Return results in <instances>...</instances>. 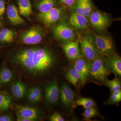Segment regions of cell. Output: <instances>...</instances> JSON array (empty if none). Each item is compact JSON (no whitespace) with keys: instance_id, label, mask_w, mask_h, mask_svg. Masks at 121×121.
<instances>
[{"instance_id":"cell-12","label":"cell","mask_w":121,"mask_h":121,"mask_svg":"<svg viewBox=\"0 0 121 121\" xmlns=\"http://www.w3.org/2000/svg\"><path fill=\"white\" fill-rule=\"evenodd\" d=\"M63 48L69 60H75L81 56L78 41L77 40H73L64 43Z\"/></svg>"},{"instance_id":"cell-19","label":"cell","mask_w":121,"mask_h":121,"mask_svg":"<svg viewBox=\"0 0 121 121\" xmlns=\"http://www.w3.org/2000/svg\"><path fill=\"white\" fill-rule=\"evenodd\" d=\"M20 15L25 17H28L32 13L31 5L29 0H18Z\"/></svg>"},{"instance_id":"cell-23","label":"cell","mask_w":121,"mask_h":121,"mask_svg":"<svg viewBox=\"0 0 121 121\" xmlns=\"http://www.w3.org/2000/svg\"><path fill=\"white\" fill-rule=\"evenodd\" d=\"M15 33L13 30L3 28L0 31V42L2 43H8L12 42L15 37Z\"/></svg>"},{"instance_id":"cell-2","label":"cell","mask_w":121,"mask_h":121,"mask_svg":"<svg viewBox=\"0 0 121 121\" xmlns=\"http://www.w3.org/2000/svg\"><path fill=\"white\" fill-rule=\"evenodd\" d=\"M110 72L107 60L101 55L91 62L90 75L95 80L101 82H105Z\"/></svg>"},{"instance_id":"cell-5","label":"cell","mask_w":121,"mask_h":121,"mask_svg":"<svg viewBox=\"0 0 121 121\" xmlns=\"http://www.w3.org/2000/svg\"><path fill=\"white\" fill-rule=\"evenodd\" d=\"M55 37L64 43L73 40L75 33L70 26L65 22L58 24L53 30Z\"/></svg>"},{"instance_id":"cell-11","label":"cell","mask_w":121,"mask_h":121,"mask_svg":"<svg viewBox=\"0 0 121 121\" xmlns=\"http://www.w3.org/2000/svg\"><path fill=\"white\" fill-rule=\"evenodd\" d=\"M60 96L62 103L65 106L70 107L74 105L75 94L67 83H64L62 84Z\"/></svg>"},{"instance_id":"cell-35","label":"cell","mask_w":121,"mask_h":121,"mask_svg":"<svg viewBox=\"0 0 121 121\" xmlns=\"http://www.w3.org/2000/svg\"><path fill=\"white\" fill-rule=\"evenodd\" d=\"M16 115L17 118V121H32L31 120L28 118L22 117L17 113H16Z\"/></svg>"},{"instance_id":"cell-21","label":"cell","mask_w":121,"mask_h":121,"mask_svg":"<svg viewBox=\"0 0 121 121\" xmlns=\"http://www.w3.org/2000/svg\"><path fill=\"white\" fill-rule=\"evenodd\" d=\"M65 77L69 82L75 86L80 80V75L73 67L68 70L65 73Z\"/></svg>"},{"instance_id":"cell-24","label":"cell","mask_w":121,"mask_h":121,"mask_svg":"<svg viewBox=\"0 0 121 121\" xmlns=\"http://www.w3.org/2000/svg\"><path fill=\"white\" fill-rule=\"evenodd\" d=\"M55 0H41L38 4L37 7L40 13L48 12L54 8Z\"/></svg>"},{"instance_id":"cell-22","label":"cell","mask_w":121,"mask_h":121,"mask_svg":"<svg viewBox=\"0 0 121 121\" xmlns=\"http://www.w3.org/2000/svg\"><path fill=\"white\" fill-rule=\"evenodd\" d=\"M11 97L8 94L4 91H0V112L7 110L10 107Z\"/></svg>"},{"instance_id":"cell-18","label":"cell","mask_w":121,"mask_h":121,"mask_svg":"<svg viewBox=\"0 0 121 121\" xmlns=\"http://www.w3.org/2000/svg\"><path fill=\"white\" fill-rule=\"evenodd\" d=\"M42 97V91L39 86H32L29 90L27 98L28 101L30 103H38L41 100Z\"/></svg>"},{"instance_id":"cell-25","label":"cell","mask_w":121,"mask_h":121,"mask_svg":"<svg viewBox=\"0 0 121 121\" xmlns=\"http://www.w3.org/2000/svg\"><path fill=\"white\" fill-rule=\"evenodd\" d=\"M76 104L78 106H82L85 109L93 107L95 106V103L93 99L89 98H81L77 99Z\"/></svg>"},{"instance_id":"cell-3","label":"cell","mask_w":121,"mask_h":121,"mask_svg":"<svg viewBox=\"0 0 121 121\" xmlns=\"http://www.w3.org/2000/svg\"><path fill=\"white\" fill-rule=\"evenodd\" d=\"M95 47L100 55L108 58L115 53V45L112 38L106 34L95 35L93 37Z\"/></svg>"},{"instance_id":"cell-13","label":"cell","mask_w":121,"mask_h":121,"mask_svg":"<svg viewBox=\"0 0 121 121\" xmlns=\"http://www.w3.org/2000/svg\"><path fill=\"white\" fill-rule=\"evenodd\" d=\"M16 109L17 113L32 121H36L39 119V113L36 108L27 106L18 105L17 106Z\"/></svg>"},{"instance_id":"cell-36","label":"cell","mask_w":121,"mask_h":121,"mask_svg":"<svg viewBox=\"0 0 121 121\" xmlns=\"http://www.w3.org/2000/svg\"><path fill=\"white\" fill-rule=\"evenodd\" d=\"M2 25V22L1 21H0V28Z\"/></svg>"},{"instance_id":"cell-27","label":"cell","mask_w":121,"mask_h":121,"mask_svg":"<svg viewBox=\"0 0 121 121\" xmlns=\"http://www.w3.org/2000/svg\"><path fill=\"white\" fill-rule=\"evenodd\" d=\"M83 8V15L87 18L92 12V5L91 0H82Z\"/></svg>"},{"instance_id":"cell-30","label":"cell","mask_w":121,"mask_h":121,"mask_svg":"<svg viewBox=\"0 0 121 121\" xmlns=\"http://www.w3.org/2000/svg\"><path fill=\"white\" fill-rule=\"evenodd\" d=\"M51 121H64V118L62 115L58 112H55L49 117Z\"/></svg>"},{"instance_id":"cell-14","label":"cell","mask_w":121,"mask_h":121,"mask_svg":"<svg viewBox=\"0 0 121 121\" xmlns=\"http://www.w3.org/2000/svg\"><path fill=\"white\" fill-rule=\"evenodd\" d=\"M69 22L71 26L77 29H84L87 27V17L82 14L73 13L69 17Z\"/></svg>"},{"instance_id":"cell-17","label":"cell","mask_w":121,"mask_h":121,"mask_svg":"<svg viewBox=\"0 0 121 121\" xmlns=\"http://www.w3.org/2000/svg\"><path fill=\"white\" fill-rule=\"evenodd\" d=\"M11 89L13 95L17 99H22L27 94L26 85L21 80H17L13 83Z\"/></svg>"},{"instance_id":"cell-16","label":"cell","mask_w":121,"mask_h":121,"mask_svg":"<svg viewBox=\"0 0 121 121\" xmlns=\"http://www.w3.org/2000/svg\"><path fill=\"white\" fill-rule=\"evenodd\" d=\"M107 63L110 71L118 76H121V59L115 53L107 58Z\"/></svg>"},{"instance_id":"cell-4","label":"cell","mask_w":121,"mask_h":121,"mask_svg":"<svg viewBox=\"0 0 121 121\" xmlns=\"http://www.w3.org/2000/svg\"><path fill=\"white\" fill-rule=\"evenodd\" d=\"M80 46L83 57L91 62L101 55L95 47L93 37L90 35L82 37L80 41Z\"/></svg>"},{"instance_id":"cell-29","label":"cell","mask_w":121,"mask_h":121,"mask_svg":"<svg viewBox=\"0 0 121 121\" xmlns=\"http://www.w3.org/2000/svg\"><path fill=\"white\" fill-rule=\"evenodd\" d=\"M73 6V13L82 15L83 8L82 0H77Z\"/></svg>"},{"instance_id":"cell-32","label":"cell","mask_w":121,"mask_h":121,"mask_svg":"<svg viewBox=\"0 0 121 121\" xmlns=\"http://www.w3.org/2000/svg\"><path fill=\"white\" fill-rule=\"evenodd\" d=\"M110 101L113 103H117L121 101V96H118L111 93L110 96Z\"/></svg>"},{"instance_id":"cell-8","label":"cell","mask_w":121,"mask_h":121,"mask_svg":"<svg viewBox=\"0 0 121 121\" xmlns=\"http://www.w3.org/2000/svg\"><path fill=\"white\" fill-rule=\"evenodd\" d=\"M91 62L81 56L75 60L73 67L80 75V80L82 85H84L86 83L90 75Z\"/></svg>"},{"instance_id":"cell-7","label":"cell","mask_w":121,"mask_h":121,"mask_svg":"<svg viewBox=\"0 0 121 121\" xmlns=\"http://www.w3.org/2000/svg\"><path fill=\"white\" fill-rule=\"evenodd\" d=\"M43 36V32L41 29L39 27H33L22 35L21 40L25 44L35 45L42 41Z\"/></svg>"},{"instance_id":"cell-10","label":"cell","mask_w":121,"mask_h":121,"mask_svg":"<svg viewBox=\"0 0 121 121\" xmlns=\"http://www.w3.org/2000/svg\"><path fill=\"white\" fill-rule=\"evenodd\" d=\"M59 89L58 82L54 79L49 82L45 89V98L48 104L54 105L58 101Z\"/></svg>"},{"instance_id":"cell-1","label":"cell","mask_w":121,"mask_h":121,"mask_svg":"<svg viewBox=\"0 0 121 121\" xmlns=\"http://www.w3.org/2000/svg\"><path fill=\"white\" fill-rule=\"evenodd\" d=\"M14 62L33 74L44 73L54 66V59L51 52L44 48H26L14 55Z\"/></svg>"},{"instance_id":"cell-37","label":"cell","mask_w":121,"mask_h":121,"mask_svg":"<svg viewBox=\"0 0 121 121\" xmlns=\"http://www.w3.org/2000/svg\"></svg>"},{"instance_id":"cell-26","label":"cell","mask_w":121,"mask_h":121,"mask_svg":"<svg viewBox=\"0 0 121 121\" xmlns=\"http://www.w3.org/2000/svg\"><path fill=\"white\" fill-rule=\"evenodd\" d=\"M105 82L111 91H114L121 90V82L117 78L112 80L106 79Z\"/></svg>"},{"instance_id":"cell-9","label":"cell","mask_w":121,"mask_h":121,"mask_svg":"<svg viewBox=\"0 0 121 121\" xmlns=\"http://www.w3.org/2000/svg\"><path fill=\"white\" fill-rule=\"evenodd\" d=\"M62 15V11L60 9L53 8L45 13H40L37 15L39 20L47 26H50L58 21Z\"/></svg>"},{"instance_id":"cell-31","label":"cell","mask_w":121,"mask_h":121,"mask_svg":"<svg viewBox=\"0 0 121 121\" xmlns=\"http://www.w3.org/2000/svg\"><path fill=\"white\" fill-rule=\"evenodd\" d=\"M5 11L4 0H0V19L2 18Z\"/></svg>"},{"instance_id":"cell-33","label":"cell","mask_w":121,"mask_h":121,"mask_svg":"<svg viewBox=\"0 0 121 121\" xmlns=\"http://www.w3.org/2000/svg\"><path fill=\"white\" fill-rule=\"evenodd\" d=\"M13 118L11 115L4 114L0 115V121H12Z\"/></svg>"},{"instance_id":"cell-34","label":"cell","mask_w":121,"mask_h":121,"mask_svg":"<svg viewBox=\"0 0 121 121\" xmlns=\"http://www.w3.org/2000/svg\"><path fill=\"white\" fill-rule=\"evenodd\" d=\"M61 2L69 7L73 6L75 2V0H60Z\"/></svg>"},{"instance_id":"cell-20","label":"cell","mask_w":121,"mask_h":121,"mask_svg":"<svg viewBox=\"0 0 121 121\" xmlns=\"http://www.w3.org/2000/svg\"><path fill=\"white\" fill-rule=\"evenodd\" d=\"M13 74L12 72L7 67H2L0 71V84L5 85L12 80Z\"/></svg>"},{"instance_id":"cell-28","label":"cell","mask_w":121,"mask_h":121,"mask_svg":"<svg viewBox=\"0 0 121 121\" xmlns=\"http://www.w3.org/2000/svg\"><path fill=\"white\" fill-rule=\"evenodd\" d=\"M85 109L83 115L86 119H90L98 115V112L94 107Z\"/></svg>"},{"instance_id":"cell-15","label":"cell","mask_w":121,"mask_h":121,"mask_svg":"<svg viewBox=\"0 0 121 121\" xmlns=\"http://www.w3.org/2000/svg\"><path fill=\"white\" fill-rule=\"evenodd\" d=\"M7 15L9 22L13 25L23 24V19L20 16L17 8L13 4H10L7 8Z\"/></svg>"},{"instance_id":"cell-6","label":"cell","mask_w":121,"mask_h":121,"mask_svg":"<svg viewBox=\"0 0 121 121\" xmlns=\"http://www.w3.org/2000/svg\"><path fill=\"white\" fill-rule=\"evenodd\" d=\"M89 17L91 25L98 31H104L109 25V17L101 12L95 11L91 12Z\"/></svg>"}]
</instances>
